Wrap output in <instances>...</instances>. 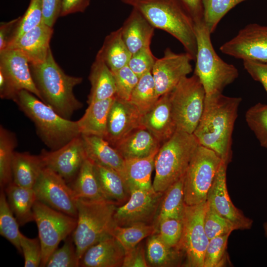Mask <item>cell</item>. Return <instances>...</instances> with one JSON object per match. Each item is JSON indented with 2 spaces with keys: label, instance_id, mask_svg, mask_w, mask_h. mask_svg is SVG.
Returning <instances> with one entry per match:
<instances>
[{
  "label": "cell",
  "instance_id": "obj_1",
  "mask_svg": "<svg viewBox=\"0 0 267 267\" xmlns=\"http://www.w3.org/2000/svg\"><path fill=\"white\" fill-rule=\"evenodd\" d=\"M240 97L222 93L206 97L204 110L193 134L199 144L215 152L227 165L231 161L232 135Z\"/></svg>",
  "mask_w": 267,
  "mask_h": 267
},
{
  "label": "cell",
  "instance_id": "obj_2",
  "mask_svg": "<svg viewBox=\"0 0 267 267\" xmlns=\"http://www.w3.org/2000/svg\"><path fill=\"white\" fill-rule=\"evenodd\" d=\"M30 67L41 100L59 115L70 119L83 107L73 92L74 88L82 82L83 78L66 74L56 62L51 49L44 62L30 64Z\"/></svg>",
  "mask_w": 267,
  "mask_h": 267
},
{
  "label": "cell",
  "instance_id": "obj_3",
  "mask_svg": "<svg viewBox=\"0 0 267 267\" xmlns=\"http://www.w3.org/2000/svg\"><path fill=\"white\" fill-rule=\"evenodd\" d=\"M12 100L33 122L38 135L50 150L61 148L81 135L77 121L62 117L30 91L20 90Z\"/></svg>",
  "mask_w": 267,
  "mask_h": 267
},
{
  "label": "cell",
  "instance_id": "obj_4",
  "mask_svg": "<svg viewBox=\"0 0 267 267\" xmlns=\"http://www.w3.org/2000/svg\"><path fill=\"white\" fill-rule=\"evenodd\" d=\"M131 5L138 10L155 28L177 39L195 60V22L180 0H135Z\"/></svg>",
  "mask_w": 267,
  "mask_h": 267
},
{
  "label": "cell",
  "instance_id": "obj_5",
  "mask_svg": "<svg viewBox=\"0 0 267 267\" xmlns=\"http://www.w3.org/2000/svg\"><path fill=\"white\" fill-rule=\"evenodd\" d=\"M195 31L197 51L194 74L202 84L206 97L222 94L238 78V69L217 54L211 42V34L203 20L195 22Z\"/></svg>",
  "mask_w": 267,
  "mask_h": 267
},
{
  "label": "cell",
  "instance_id": "obj_6",
  "mask_svg": "<svg viewBox=\"0 0 267 267\" xmlns=\"http://www.w3.org/2000/svg\"><path fill=\"white\" fill-rule=\"evenodd\" d=\"M117 206L105 199H77V224L71 235L80 260L90 247L111 234Z\"/></svg>",
  "mask_w": 267,
  "mask_h": 267
},
{
  "label": "cell",
  "instance_id": "obj_7",
  "mask_svg": "<svg viewBox=\"0 0 267 267\" xmlns=\"http://www.w3.org/2000/svg\"><path fill=\"white\" fill-rule=\"evenodd\" d=\"M199 145L193 134L178 131L161 145L155 159L153 187L156 191L164 193L184 175Z\"/></svg>",
  "mask_w": 267,
  "mask_h": 267
},
{
  "label": "cell",
  "instance_id": "obj_8",
  "mask_svg": "<svg viewBox=\"0 0 267 267\" xmlns=\"http://www.w3.org/2000/svg\"><path fill=\"white\" fill-rule=\"evenodd\" d=\"M177 131L193 134L204 108L206 94L195 75L183 78L169 92Z\"/></svg>",
  "mask_w": 267,
  "mask_h": 267
},
{
  "label": "cell",
  "instance_id": "obj_9",
  "mask_svg": "<svg viewBox=\"0 0 267 267\" xmlns=\"http://www.w3.org/2000/svg\"><path fill=\"white\" fill-rule=\"evenodd\" d=\"M222 160L214 151L199 145L184 175V201L187 205L205 202Z\"/></svg>",
  "mask_w": 267,
  "mask_h": 267
},
{
  "label": "cell",
  "instance_id": "obj_10",
  "mask_svg": "<svg viewBox=\"0 0 267 267\" xmlns=\"http://www.w3.org/2000/svg\"><path fill=\"white\" fill-rule=\"evenodd\" d=\"M42 247L40 267H45L59 243L72 234L77 218L55 210L37 200L33 208Z\"/></svg>",
  "mask_w": 267,
  "mask_h": 267
},
{
  "label": "cell",
  "instance_id": "obj_11",
  "mask_svg": "<svg viewBox=\"0 0 267 267\" xmlns=\"http://www.w3.org/2000/svg\"><path fill=\"white\" fill-rule=\"evenodd\" d=\"M206 205V201L194 205L185 204L182 235L178 246L184 258V267H204V255L209 241L204 226Z\"/></svg>",
  "mask_w": 267,
  "mask_h": 267
},
{
  "label": "cell",
  "instance_id": "obj_12",
  "mask_svg": "<svg viewBox=\"0 0 267 267\" xmlns=\"http://www.w3.org/2000/svg\"><path fill=\"white\" fill-rule=\"evenodd\" d=\"M164 193L134 188L130 190L129 200L116 208L114 214L115 224L129 226L137 223L153 224Z\"/></svg>",
  "mask_w": 267,
  "mask_h": 267
},
{
  "label": "cell",
  "instance_id": "obj_13",
  "mask_svg": "<svg viewBox=\"0 0 267 267\" xmlns=\"http://www.w3.org/2000/svg\"><path fill=\"white\" fill-rule=\"evenodd\" d=\"M38 200L48 206L77 218V199L65 180L44 167L33 188Z\"/></svg>",
  "mask_w": 267,
  "mask_h": 267
},
{
  "label": "cell",
  "instance_id": "obj_14",
  "mask_svg": "<svg viewBox=\"0 0 267 267\" xmlns=\"http://www.w3.org/2000/svg\"><path fill=\"white\" fill-rule=\"evenodd\" d=\"M220 50L243 61L267 63V25H247L221 45Z\"/></svg>",
  "mask_w": 267,
  "mask_h": 267
},
{
  "label": "cell",
  "instance_id": "obj_15",
  "mask_svg": "<svg viewBox=\"0 0 267 267\" xmlns=\"http://www.w3.org/2000/svg\"><path fill=\"white\" fill-rule=\"evenodd\" d=\"M40 155L44 167L58 174L67 183L74 180L87 158L81 134L57 150L43 149Z\"/></svg>",
  "mask_w": 267,
  "mask_h": 267
},
{
  "label": "cell",
  "instance_id": "obj_16",
  "mask_svg": "<svg viewBox=\"0 0 267 267\" xmlns=\"http://www.w3.org/2000/svg\"><path fill=\"white\" fill-rule=\"evenodd\" d=\"M192 60L188 53H177L170 48L165 50L162 57L156 59L151 72L159 97L170 92L192 72Z\"/></svg>",
  "mask_w": 267,
  "mask_h": 267
},
{
  "label": "cell",
  "instance_id": "obj_17",
  "mask_svg": "<svg viewBox=\"0 0 267 267\" xmlns=\"http://www.w3.org/2000/svg\"><path fill=\"white\" fill-rule=\"evenodd\" d=\"M227 164L222 161L213 184L208 192L206 201L221 216L229 220L237 230L249 229L253 221L246 217L231 201L226 186Z\"/></svg>",
  "mask_w": 267,
  "mask_h": 267
},
{
  "label": "cell",
  "instance_id": "obj_18",
  "mask_svg": "<svg viewBox=\"0 0 267 267\" xmlns=\"http://www.w3.org/2000/svg\"><path fill=\"white\" fill-rule=\"evenodd\" d=\"M0 72L16 92L25 89L41 100L33 79L29 61L20 50L9 48L0 52Z\"/></svg>",
  "mask_w": 267,
  "mask_h": 267
},
{
  "label": "cell",
  "instance_id": "obj_19",
  "mask_svg": "<svg viewBox=\"0 0 267 267\" xmlns=\"http://www.w3.org/2000/svg\"><path fill=\"white\" fill-rule=\"evenodd\" d=\"M142 115L129 101L115 96L109 112L106 139L114 146L133 130L142 126Z\"/></svg>",
  "mask_w": 267,
  "mask_h": 267
},
{
  "label": "cell",
  "instance_id": "obj_20",
  "mask_svg": "<svg viewBox=\"0 0 267 267\" xmlns=\"http://www.w3.org/2000/svg\"><path fill=\"white\" fill-rule=\"evenodd\" d=\"M141 123L161 145L173 135L177 129L172 114L169 93L161 96L153 106L142 115Z\"/></svg>",
  "mask_w": 267,
  "mask_h": 267
},
{
  "label": "cell",
  "instance_id": "obj_21",
  "mask_svg": "<svg viewBox=\"0 0 267 267\" xmlns=\"http://www.w3.org/2000/svg\"><path fill=\"white\" fill-rule=\"evenodd\" d=\"M125 252L116 238L109 234L90 247L80 260V267H122Z\"/></svg>",
  "mask_w": 267,
  "mask_h": 267
},
{
  "label": "cell",
  "instance_id": "obj_22",
  "mask_svg": "<svg viewBox=\"0 0 267 267\" xmlns=\"http://www.w3.org/2000/svg\"><path fill=\"white\" fill-rule=\"evenodd\" d=\"M53 32V27L42 22L22 35L9 48L20 50L27 57L30 64L41 63L46 59L50 49L49 43Z\"/></svg>",
  "mask_w": 267,
  "mask_h": 267
},
{
  "label": "cell",
  "instance_id": "obj_23",
  "mask_svg": "<svg viewBox=\"0 0 267 267\" xmlns=\"http://www.w3.org/2000/svg\"><path fill=\"white\" fill-rule=\"evenodd\" d=\"M120 28L123 41L132 54L150 47L155 28L135 8Z\"/></svg>",
  "mask_w": 267,
  "mask_h": 267
},
{
  "label": "cell",
  "instance_id": "obj_24",
  "mask_svg": "<svg viewBox=\"0 0 267 267\" xmlns=\"http://www.w3.org/2000/svg\"><path fill=\"white\" fill-rule=\"evenodd\" d=\"M161 146L146 129L139 127L118 141L115 147L125 160L142 158L158 152Z\"/></svg>",
  "mask_w": 267,
  "mask_h": 267
},
{
  "label": "cell",
  "instance_id": "obj_25",
  "mask_svg": "<svg viewBox=\"0 0 267 267\" xmlns=\"http://www.w3.org/2000/svg\"><path fill=\"white\" fill-rule=\"evenodd\" d=\"M82 135L87 158L93 163L117 171L125 180V160L118 151L103 137Z\"/></svg>",
  "mask_w": 267,
  "mask_h": 267
},
{
  "label": "cell",
  "instance_id": "obj_26",
  "mask_svg": "<svg viewBox=\"0 0 267 267\" xmlns=\"http://www.w3.org/2000/svg\"><path fill=\"white\" fill-rule=\"evenodd\" d=\"M114 97L89 104L83 116L77 121L81 135L105 138L108 114Z\"/></svg>",
  "mask_w": 267,
  "mask_h": 267
},
{
  "label": "cell",
  "instance_id": "obj_27",
  "mask_svg": "<svg viewBox=\"0 0 267 267\" xmlns=\"http://www.w3.org/2000/svg\"><path fill=\"white\" fill-rule=\"evenodd\" d=\"M94 169L101 191L106 200L117 206L123 205L129 200L130 190L119 173L95 163Z\"/></svg>",
  "mask_w": 267,
  "mask_h": 267
},
{
  "label": "cell",
  "instance_id": "obj_28",
  "mask_svg": "<svg viewBox=\"0 0 267 267\" xmlns=\"http://www.w3.org/2000/svg\"><path fill=\"white\" fill-rule=\"evenodd\" d=\"M91 89L88 103L114 97L116 86L113 74L106 64L96 56L89 76Z\"/></svg>",
  "mask_w": 267,
  "mask_h": 267
},
{
  "label": "cell",
  "instance_id": "obj_29",
  "mask_svg": "<svg viewBox=\"0 0 267 267\" xmlns=\"http://www.w3.org/2000/svg\"><path fill=\"white\" fill-rule=\"evenodd\" d=\"M3 190L19 225L34 221L33 208L37 199L33 188L22 187L12 182Z\"/></svg>",
  "mask_w": 267,
  "mask_h": 267
},
{
  "label": "cell",
  "instance_id": "obj_30",
  "mask_svg": "<svg viewBox=\"0 0 267 267\" xmlns=\"http://www.w3.org/2000/svg\"><path fill=\"white\" fill-rule=\"evenodd\" d=\"M44 165L40 155L15 152L12 165L13 182L28 188H33Z\"/></svg>",
  "mask_w": 267,
  "mask_h": 267
},
{
  "label": "cell",
  "instance_id": "obj_31",
  "mask_svg": "<svg viewBox=\"0 0 267 267\" xmlns=\"http://www.w3.org/2000/svg\"><path fill=\"white\" fill-rule=\"evenodd\" d=\"M145 254L149 267H178L181 265L184 258L182 252L178 248L168 246L157 232L148 237Z\"/></svg>",
  "mask_w": 267,
  "mask_h": 267
},
{
  "label": "cell",
  "instance_id": "obj_32",
  "mask_svg": "<svg viewBox=\"0 0 267 267\" xmlns=\"http://www.w3.org/2000/svg\"><path fill=\"white\" fill-rule=\"evenodd\" d=\"M132 55L123 41L120 28L105 37L96 56L113 72L128 65Z\"/></svg>",
  "mask_w": 267,
  "mask_h": 267
},
{
  "label": "cell",
  "instance_id": "obj_33",
  "mask_svg": "<svg viewBox=\"0 0 267 267\" xmlns=\"http://www.w3.org/2000/svg\"><path fill=\"white\" fill-rule=\"evenodd\" d=\"M185 203L184 195V176L174 182L164 192L158 213L153 224L166 219H183Z\"/></svg>",
  "mask_w": 267,
  "mask_h": 267
},
{
  "label": "cell",
  "instance_id": "obj_34",
  "mask_svg": "<svg viewBox=\"0 0 267 267\" xmlns=\"http://www.w3.org/2000/svg\"><path fill=\"white\" fill-rule=\"evenodd\" d=\"M157 152L144 158L125 160V180L130 190L153 188L151 176Z\"/></svg>",
  "mask_w": 267,
  "mask_h": 267
},
{
  "label": "cell",
  "instance_id": "obj_35",
  "mask_svg": "<svg viewBox=\"0 0 267 267\" xmlns=\"http://www.w3.org/2000/svg\"><path fill=\"white\" fill-rule=\"evenodd\" d=\"M72 183L71 187L77 199L106 200L101 191L96 178L94 163L88 158L84 161Z\"/></svg>",
  "mask_w": 267,
  "mask_h": 267
},
{
  "label": "cell",
  "instance_id": "obj_36",
  "mask_svg": "<svg viewBox=\"0 0 267 267\" xmlns=\"http://www.w3.org/2000/svg\"><path fill=\"white\" fill-rule=\"evenodd\" d=\"M17 145L16 137L12 132L0 127V186L1 190L13 182L12 165Z\"/></svg>",
  "mask_w": 267,
  "mask_h": 267
},
{
  "label": "cell",
  "instance_id": "obj_37",
  "mask_svg": "<svg viewBox=\"0 0 267 267\" xmlns=\"http://www.w3.org/2000/svg\"><path fill=\"white\" fill-rule=\"evenodd\" d=\"M156 232L157 228L154 224L137 223L125 226L115 224L111 235L116 238L126 252Z\"/></svg>",
  "mask_w": 267,
  "mask_h": 267
},
{
  "label": "cell",
  "instance_id": "obj_38",
  "mask_svg": "<svg viewBox=\"0 0 267 267\" xmlns=\"http://www.w3.org/2000/svg\"><path fill=\"white\" fill-rule=\"evenodd\" d=\"M159 97L152 72L150 71L139 78L129 101L143 115L153 106Z\"/></svg>",
  "mask_w": 267,
  "mask_h": 267
},
{
  "label": "cell",
  "instance_id": "obj_39",
  "mask_svg": "<svg viewBox=\"0 0 267 267\" xmlns=\"http://www.w3.org/2000/svg\"><path fill=\"white\" fill-rule=\"evenodd\" d=\"M11 210L4 191L1 190L0 194V234L22 253L19 224Z\"/></svg>",
  "mask_w": 267,
  "mask_h": 267
},
{
  "label": "cell",
  "instance_id": "obj_40",
  "mask_svg": "<svg viewBox=\"0 0 267 267\" xmlns=\"http://www.w3.org/2000/svg\"><path fill=\"white\" fill-rule=\"evenodd\" d=\"M246 0H203V21L211 34L223 17L238 4Z\"/></svg>",
  "mask_w": 267,
  "mask_h": 267
},
{
  "label": "cell",
  "instance_id": "obj_41",
  "mask_svg": "<svg viewBox=\"0 0 267 267\" xmlns=\"http://www.w3.org/2000/svg\"><path fill=\"white\" fill-rule=\"evenodd\" d=\"M43 20L42 0H30L24 15L20 17L9 40L7 48L12 46L25 33L39 25Z\"/></svg>",
  "mask_w": 267,
  "mask_h": 267
},
{
  "label": "cell",
  "instance_id": "obj_42",
  "mask_svg": "<svg viewBox=\"0 0 267 267\" xmlns=\"http://www.w3.org/2000/svg\"><path fill=\"white\" fill-rule=\"evenodd\" d=\"M245 120L260 145L267 148V104L258 103L248 109Z\"/></svg>",
  "mask_w": 267,
  "mask_h": 267
},
{
  "label": "cell",
  "instance_id": "obj_43",
  "mask_svg": "<svg viewBox=\"0 0 267 267\" xmlns=\"http://www.w3.org/2000/svg\"><path fill=\"white\" fill-rule=\"evenodd\" d=\"M204 226L209 240L217 236L230 234L232 231L237 230L232 222L219 215L207 201Z\"/></svg>",
  "mask_w": 267,
  "mask_h": 267
},
{
  "label": "cell",
  "instance_id": "obj_44",
  "mask_svg": "<svg viewBox=\"0 0 267 267\" xmlns=\"http://www.w3.org/2000/svg\"><path fill=\"white\" fill-rule=\"evenodd\" d=\"M76 246L72 235L65 239L63 245L56 249L49 257L46 267H80Z\"/></svg>",
  "mask_w": 267,
  "mask_h": 267
},
{
  "label": "cell",
  "instance_id": "obj_45",
  "mask_svg": "<svg viewBox=\"0 0 267 267\" xmlns=\"http://www.w3.org/2000/svg\"><path fill=\"white\" fill-rule=\"evenodd\" d=\"M230 234L217 236L209 240L204 258V267H220L227 262L226 247Z\"/></svg>",
  "mask_w": 267,
  "mask_h": 267
},
{
  "label": "cell",
  "instance_id": "obj_46",
  "mask_svg": "<svg viewBox=\"0 0 267 267\" xmlns=\"http://www.w3.org/2000/svg\"><path fill=\"white\" fill-rule=\"evenodd\" d=\"M114 77L117 97L130 101L139 78L128 66L112 72Z\"/></svg>",
  "mask_w": 267,
  "mask_h": 267
},
{
  "label": "cell",
  "instance_id": "obj_47",
  "mask_svg": "<svg viewBox=\"0 0 267 267\" xmlns=\"http://www.w3.org/2000/svg\"><path fill=\"white\" fill-rule=\"evenodd\" d=\"M182 229V220L166 219L161 221L157 225V233L168 246L178 248Z\"/></svg>",
  "mask_w": 267,
  "mask_h": 267
},
{
  "label": "cell",
  "instance_id": "obj_48",
  "mask_svg": "<svg viewBox=\"0 0 267 267\" xmlns=\"http://www.w3.org/2000/svg\"><path fill=\"white\" fill-rule=\"evenodd\" d=\"M157 58L150 47H144L132 54L128 66L139 77L152 71Z\"/></svg>",
  "mask_w": 267,
  "mask_h": 267
},
{
  "label": "cell",
  "instance_id": "obj_49",
  "mask_svg": "<svg viewBox=\"0 0 267 267\" xmlns=\"http://www.w3.org/2000/svg\"><path fill=\"white\" fill-rule=\"evenodd\" d=\"M20 244L24 258V267H40L42 251L39 238H29L22 234Z\"/></svg>",
  "mask_w": 267,
  "mask_h": 267
},
{
  "label": "cell",
  "instance_id": "obj_50",
  "mask_svg": "<svg viewBox=\"0 0 267 267\" xmlns=\"http://www.w3.org/2000/svg\"><path fill=\"white\" fill-rule=\"evenodd\" d=\"M149 267L145 254V249L142 243L125 252L122 267Z\"/></svg>",
  "mask_w": 267,
  "mask_h": 267
},
{
  "label": "cell",
  "instance_id": "obj_51",
  "mask_svg": "<svg viewBox=\"0 0 267 267\" xmlns=\"http://www.w3.org/2000/svg\"><path fill=\"white\" fill-rule=\"evenodd\" d=\"M244 69L256 81L260 82L267 93V63L243 61Z\"/></svg>",
  "mask_w": 267,
  "mask_h": 267
},
{
  "label": "cell",
  "instance_id": "obj_52",
  "mask_svg": "<svg viewBox=\"0 0 267 267\" xmlns=\"http://www.w3.org/2000/svg\"><path fill=\"white\" fill-rule=\"evenodd\" d=\"M43 8L42 22L53 27L60 16L62 0H42Z\"/></svg>",
  "mask_w": 267,
  "mask_h": 267
},
{
  "label": "cell",
  "instance_id": "obj_53",
  "mask_svg": "<svg viewBox=\"0 0 267 267\" xmlns=\"http://www.w3.org/2000/svg\"><path fill=\"white\" fill-rule=\"evenodd\" d=\"M90 0H62L60 16L76 12H83L89 6Z\"/></svg>",
  "mask_w": 267,
  "mask_h": 267
},
{
  "label": "cell",
  "instance_id": "obj_54",
  "mask_svg": "<svg viewBox=\"0 0 267 267\" xmlns=\"http://www.w3.org/2000/svg\"><path fill=\"white\" fill-rule=\"evenodd\" d=\"M20 17L8 22H2L0 25V52L7 48L8 44Z\"/></svg>",
  "mask_w": 267,
  "mask_h": 267
},
{
  "label": "cell",
  "instance_id": "obj_55",
  "mask_svg": "<svg viewBox=\"0 0 267 267\" xmlns=\"http://www.w3.org/2000/svg\"><path fill=\"white\" fill-rule=\"evenodd\" d=\"M192 16L194 22L203 20V0H180Z\"/></svg>",
  "mask_w": 267,
  "mask_h": 267
},
{
  "label": "cell",
  "instance_id": "obj_56",
  "mask_svg": "<svg viewBox=\"0 0 267 267\" xmlns=\"http://www.w3.org/2000/svg\"><path fill=\"white\" fill-rule=\"evenodd\" d=\"M264 230L265 232V235L266 237H267V220L264 224Z\"/></svg>",
  "mask_w": 267,
  "mask_h": 267
},
{
  "label": "cell",
  "instance_id": "obj_57",
  "mask_svg": "<svg viewBox=\"0 0 267 267\" xmlns=\"http://www.w3.org/2000/svg\"><path fill=\"white\" fill-rule=\"evenodd\" d=\"M122 2H123L124 3L131 5V4L135 0H121Z\"/></svg>",
  "mask_w": 267,
  "mask_h": 267
}]
</instances>
